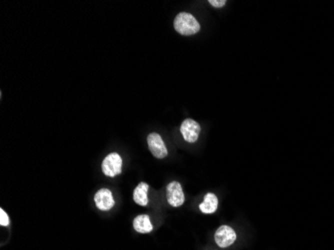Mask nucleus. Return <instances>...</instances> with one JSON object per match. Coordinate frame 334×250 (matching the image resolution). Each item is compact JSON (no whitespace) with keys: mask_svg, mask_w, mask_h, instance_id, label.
<instances>
[{"mask_svg":"<svg viewBox=\"0 0 334 250\" xmlns=\"http://www.w3.org/2000/svg\"><path fill=\"white\" fill-rule=\"evenodd\" d=\"M174 28L181 35H193L200 30V24L196 18L188 12H180L174 19Z\"/></svg>","mask_w":334,"mask_h":250,"instance_id":"1","label":"nucleus"},{"mask_svg":"<svg viewBox=\"0 0 334 250\" xmlns=\"http://www.w3.org/2000/svg\"><path fill=\"white\" fill-rule=\"evenodd\" d=\"M103 173L108 177H114L121 173L122 170V158L118 153L108 154L101 165Z\"/></svg>","mask_w":334,"mask_h":250,"instance_id":"2","label":"nucleus"},{"mask_svg":"<svg viewBox=\"0 0 334 250\" xmlns=\"http://www.w3.org/2000/svg\"><path fill=\"white\" fill-rule=\"evenodd\" d=\"M147 144L150 152L153 154L154 157L158 159H162L167 156L168 151L166 145L158 133H150L147 136Z\"/></svg>","mask_w":334,"mask_h":250,"instance_id":"3","label":"nucleus"},{"mask_svg":"<svg viewBox=\"0 0 334 250\" xmlns=\"http://www.w3.org/2000/svg\"><path fill=\"white\" fill-rule=\"evenodd\" d=\"M200 125L193 119H185L180 126V132L185 141L189 143H194L197 141L200 133Z\"/></svg>","mask_w":334,"mask_h":250,"instance_id":"4","label":"nucleus"},{"mask_svg":"<svg viewBox=\"0 0 334 250\" xmlns=\"http://www.w3.org/2000/svg\"><path fill=\"white\" fill-rule=\"evenodd\" d=\"M167 200L173 207H179L184 203L185 197L182 186L178 181H172L167 185Z\"/></svg>","mask_w":334,"mask_h":250,"instance_id":"5","label":"nucleus"},{"mask_svg":"<svg viewBox=\"0 0 334 250\" xmlns=\"http://www.w3.org/2000/svg\"><path fill=\"white\" fill-rule=\"evenodd\" d=\"M214 238L219 247L225 248L234 243L236 239V233L230 226L222 225L216 230Z\"/></svg>","mask_w":334,"mask_h":250,"instance_id":"6","label":"nucleus"},{"mask_svg":"<svg viewBox=\"0 0 334 250\" xmlns=\"http://www.w3.org/2000/svg\"><path fill=\"white\" fill-rule=\"evenodd\" d=\"M94 201L97 208L102 211L110 210L115 204L112 192L107 188L99 189L94 195Z\"/></svg>","mask_w":334,"mask_h":250,"instance_id":"7","label":"nucleus"},{"mask_svg":"<svg viewBox=\"0 0 334 250\" xmlns=\"http://www.w3.org/2000/svg\"><path fill=\"white\" fill-rule=\"evenodd\" d=\"M133 227L138 233H149L153 229L150 217L146 214L138 215L137 217H135L133 220Z\"/></svg>","mask_w":334,"mask_h":250,"instance_id":"8","label":"nucleus"},{"mask_svg":"<svg viewBox=\"0 0 334 250\" xmlns=\"http://www.w3.org/2000/svg\"><path fill=\"white\" fill-rule=\"evenodd\" d=\"M149 190V185L145 182H141L133 191V200L135 203L141 206H146L148 203L147 192Z\"/></svg>","mask_w":334,"mask_h":250,"instance_id":"9","label":"nucleus"},{"mask_svg":"<svg viewBox=\"0 0 334 250\" xmlns=\"http://www.w3.org/2000/svg\"><path fill=\"white\" fill-rule=\"evenodd\" d=\"M218 207L217 196L213 193H207L204 196V200L199 205V209L205 214H211L216 211Z\"/></svg>","mask_w":334,"mask_h":250,"instance_id":"10","label":"nucleus"},{"mask_svg":"<svg viewBox=\"0 0 334 250\" xmlns=\"http://www.w3.org/2000/svg\"><path fill=\"white\" fill-rule=\"evenodd\" d=\"M9 217L8 214L1 208L0 209V225L1 226H8L9 225Z\"/></svg>","mask_w":334,"mask_h":250,"instance_id":"11","label":"nucleus"},{"mask_svg":"<svg viewBox=\"0 0 334 250\" xmlns=\"http://www.w3.org/2000/svg\"><path fill=\"white\" fill-rule=\"evenodd\" d=\"M213 7H216V8H220V7H223L226 3L225 0H209L208 1Z\"/></svg>","mask_w":334,"mask_h":250,"instance_id":"12","label":"nucleus"}]
</instances>
